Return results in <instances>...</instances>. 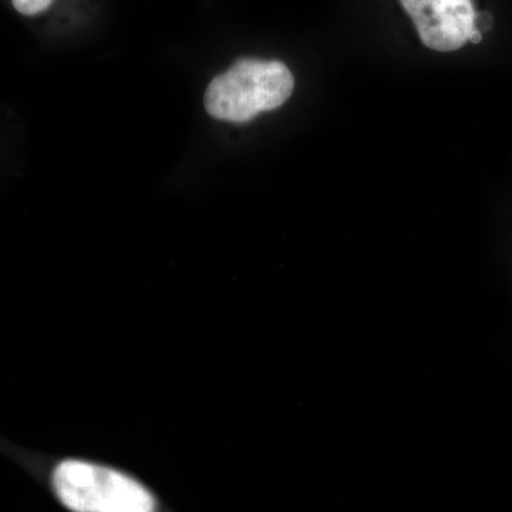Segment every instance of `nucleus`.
<instances>
[{
  "label": "nucleus",
  "mask_w": 512,
  "mask_h": 512,
  "mask_svg": "<svg viewBox=\"0 0 512 512\" xmlns=\"http://www.w3.org/2000/svg\"><path fill=\"white\" fill-rule=\"evenodd\" d=\"M413 19L421 42L437 52H454L467 42L476 26L471 0H400Z\"/></svg>",
  "instance_id": "7ed1b4c3"
},
{
  "label": "nucleus",
  "mask_w": 512,
  "mask_h": 512,
  "mask_svg": "<svg viewBox=\"0 0 512 512\" xmlns=\"http://www.w3.org/2000/svg\"><path fill=\"white\" fill-rule=\"evenodd\" d=\"M481 40H483V35H481L480 30H474L473 35H471V37H470V42L476 43V45H477V43H480Z\"/></svg>",
  "instance_id": "39448f33"
},
{
  "label": "nucleus",
  "mask_w": 512,
  "mask_h": 512,
  "mask_svg": "<svg viewBox=\"0 0 512 512\" xmlns=\"http://www.w3.org/2000/svg\"><path fill=\"white\" fill-rule=\"evenodd\" d=\"M295 80L276 60H238L205 92V109L214 119L247 123L264 111L278 109L292 96Z\"/></svg>",
  "instance_id": "f03ea898"
},
{
  "label": "nucleus",
  "mask_w": 512,
  "mask_h": 512,
  "mask_svg": "<svg viewBox=\"0 0 512 512\" xmlns=\"http://www.w3.org/2000/svg\"><path fill=\"white\" fill-rule=\"evenodd\" d=\"M50 487L69 512H163L140 478L93 458H59L50 470Z\"/></svg>",
  "instance_id": "f257e3e1"
},
{
  "label": "nucleus",
  "mask_w": 512,
  "mask_h": 512,
  "mask_svg": "<svg viewBox=\"0 0 512 512\" xmlns=\"http://www.w3.org/2000/svg\"><path fill=\"white\" fill-rule=\"evenodd\" d=\"M12 3L22 15L35 16L49 9L53 0H12Z\"/></svg>",
  "instance_id": "20e7f679"
}]
</instances>
